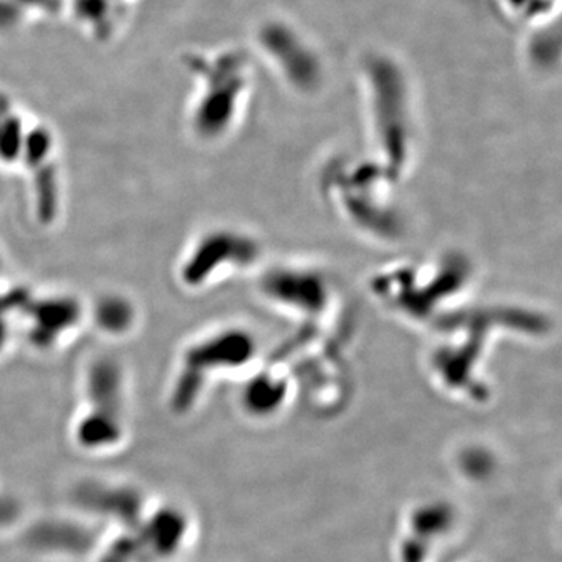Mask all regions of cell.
<instances>
[{"label":"cell","instance_id":"cell-1","mask_svg":"<svg viewBox=\"0 0 562 562\" xmlns=\"http://www.w3.org/2000/svg\"><path fill=\"white\" fill-rule=\"evenodd\" d=\"M183 65L194 81L195 122L206 131L231 127L255 88L257 60L250 49L235 44L203 47L188 52Z\"/></svg>","mask_w":562,"mask_h":562},{"label":"cell","instance_id":"cell-2","mask_svg":"<svg viewBox=\"0 0 562 562\" xmlns=\"http://www.w3.org/2000/svg\"><path fill=\"white\" fill-rule=\"evenodd\" d=\"M250 52L281 83L299 94H312L325 81L324 52L301 25L284 16L258 22Z\"/></svg>","mask_w":562,"mask_h":562},{"label":"cell","instance_id":"cell-3","mask_svg":"<svg viewBox=\"0 0 562 562\" xmlns=\"http://www.w3.org/2000/svg\"><path fill=\"white\" fill-rule=\"evenodd\" d=\"M358 77L373 131L402 147L413 122V80L405 61L394 52L371 50L361 58Z\"/></svg>","mask_w":562,"mask_h":562},{"label":"cell","instance_id":"cell-4","mask_svg":"<svg viewBox=\"0 0 562 562\" xmlns=\"http://www.w3.org/2000/svg\"><path fill=\"white\" fill-rule=\"evenodd\" d=\"M138 0H65V11L88 35L106 40Z\"/></svg>","mask_w":562,"mask_h":562},{"label":"cell","instance_id":"cell-5","mask_svg":"<svg viewBox=\"0 0 562 562\" xmlns=\"http://www.w3.org/2000/svg\"><path fill=\"white\" fill-rule=\"evenodd\" d=\"M492 5L503 20L536 32L552 27L560 16L561 0H492Z\"/></svg>","mask_w":562,"mask_h":562},{"label":"cell","instance_id":"cell-6","mask_svg":"<svg viewBox=\"0 0 562 562\" xmlns=\"http://www.w3.org/2000/svg\"><path fill=\"white\" fill-rule=\"evenodd\" d=\"M63 14V0H0V36Z\"/></svg>","mask_w":562,"mask_h":562}]
</instances>
